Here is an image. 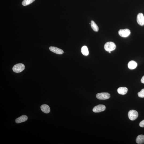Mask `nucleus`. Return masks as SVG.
<instances>
[{
  "label": "nucleus",
  "mask_w": 144,
  "mask_h": 144,
  "mask_svg": "<svg viewBox=\"0 0 144 144\" xmlns=\"http://www.w3.org/2000/svg\"><path fill=\"white\" fill-rule=\"evenodd\" d=\"M109 53H111V51H109Z\"/></svg>",
  "instance_id": "nucleus-20"
},
{
  "label": "nucleus",
  "mask_w": 144,
  "mask_h": 144,
  "mask_svg": "<svg viewBox=\"0 0 144 144\" xmlns=\"http://www.w3.org/2000/svg\"><path fill=\"white\" fill-rule=\"evenodd\" d=\"M118 34L121 36L123 38L127 37L131 34V32L127 29H121L118 31Z\"/></svg>",
  "instance_id": "nucleus-5"
},
{
  "label": "nucleus",
  "mask_w": 144,
  "mask_h": 144,
  "mask_svg": "<svg viewBox=\"0 0 144 144\" xmlns=\"http://www.w3.org/2000/svg\"><path fill=\"white\" fill-rule=\"evenodd\" d=\"M136 141L138 144H144V135H141L138 136L136 139Z\"/></svg>",
  "instance_id": "nucleus-13"
},
{
  "label": "nucleus",
  "mask_w": 144,
  "mask_h": 144,
  "mask_svg": "<svg viewBox=\"0 0 144 144\" xmlns=\"http://www.w3.org/2000/svg\"><path fill=\"white\" fill-rule=\"evenodd\" d=\"M41 110L45 113L48 114L50 111V109L49 106L46 104H43L41 106Z\"/></svg>",
  "instance_id": "nucleus-10"
},
{
  "label": "nucleus",
  "mask_w": 144,
  "mask_h": 144,
  "mask_svg": "<svg viewBox=\"0 0 144 144\" xmlns=\"http://www.w3.org/2000/svg\"><path fill=\"white\" fill-rule=\"evenodd\" d=\"M117 91L119 94L124 95L127 93L128 89L125 87H121L118 89Z\"/></svg>",
  "instance_id": "nucleus-11"
},
{
  "label": "nucleus",
  "mask_w": 144,
  "mask_h": 144,
  "mask_svg": "<svg viewBox=\"0 0 144 144\" xmlns=\"http://www.w3.org/2000/svg\"><path fill=\"white\" fill-rule=\"evenodd\" d=\"M28 119V117L27 116L23 115L16 119L15 122L17 123H20L26 121Z\"/></svg>",
  "instance_id": "nucleus-9"
},
{
  "label": "nucleus",
  "mask_w": 144,
  "mask_h": 144,
  "mask_svg": "<svg viewBox=\"0 0 144 144\" xmlns=\"http://www.w3.org/2000/svg\"><path fill=\"white\" fill-rule=\"evenodd\" d=\"M138 96L140 98H144V89H142L140 92H138Z\"/></svg>",
  "instance_id": "nucleus-17"
},
{
  "label": "nucleus",
  "mask_w": 144,
  "mask_h": 144,
  "mask_svg": "<svg viewBox=\"0 0 144 144\" xmlns=\"http://www.w3.org/2000/svg\"><path fill=\"white\" fill-rule=\"evenodd\" d=\"M81 52L83 55L87 56L88 55V50L86 46H84L82 47L81 49Z\"/></svg>",
  "instance_id": "nucleus-14"
},
{
  "label": "nucleus",
  "mask_w": 144,
  "mask_h": 144,
  "mask_svg": "<svg viewBox=\"0 0 144 144\" xmlns=\"http://www.w3.org/2000/svg\"><path fill=\"white\" fill-rule=\"evenodd\" d=\"M91 26L93 30L95 32H98L99 28L98 26L94 21H92L91 22Z\"/></svg>",
  "instance_id": "nucleus-15"
},
{
  "label": "nucleus",
  "mask_w": 144,
  "mask_h": 144,
  "mask_svg": "<svg viewBox=\"0 0 144 144\" xmlns=\"http://www.w3.org/2000/svg\"><path fill=\"white\" fill-rule=\"evenodd\" d=\"M141 82L142 83H144V76L142 77L141 80Z\"/></svg>",
  "instance_id": "nucleus-19"
},
{
  "label": "nucleus",
  "mask_w": 144,
  "mask_h": 144,
  "mask_svg": "<svg viewBox=\"0 0 144 144\" xmlns=\"http://www.w3.org/2000/svg\"><path fill=\"white\" fill-rule=\"evenodd\" d=\"M116 45L114 42H109L106 43L104 46V48L105 50L108 52L113 51L115 49Z\"/></svg>",
  "instance_id": "nucleus-2"
},
{
  "label": "nucleus",
  "mask_w": 144,
  "mask_h": 144,
  "mask_svg": "<svg viewBox=\"0 0 144 144\" xmlns=\"http://www.w3.org/2000/svg\"><path fill=\"white\" fill-rule=\"evenodd\" d=\"M138 116V112L135 110H130L128 112V116L130 120L133 121L136 119Z\"/></svg>",
  "instance_id": "nucleus-4"
},
{
  "label": "nucleus",
  "mask_w": 144,
  "mask_h": 144,
  "mask_svg": "<svg viewBox=\"0 0 144 144\" xmlns=\"http://www.w3.org/2000/svg\"><path fill=\"white\" fill-rule=\"evenodd\" d=\"M137 64L135 61H130L128 64V67L130 69L132 70L135 69L137 67Z\"/></svg>",
  "instance_id": "nucleus-12"
},
{
  "label": "nucleus",
  "mask_w": 144,
  "mask_h": 144,
  "mask_svg": "<svg viewBox=\"0 0 144 144\" xmlns=\"http://www.w3.org/2000/svg\"><path fill=\"white\" fill-rule=\"evenodd\" d=\"M25 69L24 65L22 63L17 64L14 65L12 68L13 71L16 73L21 72L24 71Z\"/></svg>",
  "instance_id": "nucleus-1"
},
{
  "label": "nucleus",
  "mask_w": 144,
  "mask_h": 144,
  "mask_svg": "<svg viewBox=\"0 0 144 144\" xmlns=\"http://www.w3.org/2000/svg\"><path fill=\"white\" fill-rule=\"evenodd\" d=\"M109 93L107 92L98 93L96 95V98L100 100H106L109 99L110 97Z\"/></svg>",
  "instance_id": "nucleus-3"
},
{
  "label": "nucleus",
  "mask_w": 144,
  "mask_h": 144,
  "mask_svg": "<svg viewBox=\"0 0 144 144\" xmlns=\"http://www.w3.org/2000/svg\"><path fill=\"white\" fill-rule=\"evenodd\" d=\"M139 126L141 127H144V120L140 122Z\"/></svg>",
  "instance_id": "nucleus-18"
},
{
  "label": "nucleus",
  "mask_w": 144,
  "mask_h": 144,
  "mask_svg": "<svg viewBox=\"0 0 144 144\" xmlns=\"http://www.w3.org/2000/svg\"><path fill=\"white\" fill-rule=\"evenodd\" d=\"M35 0H24L22 2V5L24 6H26L30 4Z\"/></svg>",
  "instance_id": "nucleus-16"
},
{
  "label": "nucleus",
  "mask_w": 144,
  "mask_h": 144,
  "mask_svg": "<svg viewBox=\"0 0 144 144\" xmlns=\"http://www.w3.org/2000/svg\"><path fill=\"white\" fill-rule=\"evenodd\" d=\"M49 49L51 51L57 54H61L64 53L63 50L55 47L50 46Z\"/></svg>",
  "instance_id": "nucleus-8"
},
{
  "label": "nucleus",
  "mask_w": 144,
  "mask_h": 144,
  "mask_svg": "<svg viewBox=\"0 0 144 144\" xmlns=\"http://www.w3.org/2000/svg\"><path fill=\"white\" fill-rule=\"evenodd\" d=\"M106 107L103 105H99L94 107L93 111L95 113H99L104 111L106 109Z\"/></svg>",
  "instance_id": "nucleus-6"
},
{
  "label": "nucleus",
  "mask_w": 144,
  "mask_h": 144,
  "mask_svg": "<svg viewBox=\"0 0 144 144\" xmlns=\"http://www.w3.org/2000/svg\"><path fill=\"white\" fill-rule=\"evenodd\" d=\"M137 20L138 24L140 26H143L144 25V16L142 13L138 14L137 16Z\"/></svg>",
  "instance_id": "nucleus-7"
}]
</instances>
